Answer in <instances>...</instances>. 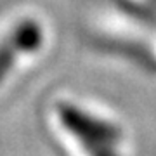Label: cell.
I'll return each mask as SVG.
<instances>
[{"label": "cell", "instance_id": "cell-1", "mask_svg": "<svg viewBox=\"0 0 156 156\" xmlns=\"http://www.w3.org/2000/svg\"><path fill=\"white\" fill-rule=\"evenodd\" d=\"M56 109L64 130L78 140L87 156H120L118 144L122 130L115 123L71 102H59Z\"/></svg>", "mask_w": 156, "mask_h": 156}, {"label": "cell", "instance_id": "cell-2", "mask_svg": "<svg viewBox=\"0 0 156 156\" xmlns=\"http://www.w3.org/2000/svg\"><path fill=\"white\" fill-rule=\"evenodd\" d=\"M45 40L44 26L37 19H23L0 42V83L9 76L17 59L26 54H35L42 49Z\"/></svg>", "mask_w": 156, "mask_h": 156}]
</instances>
